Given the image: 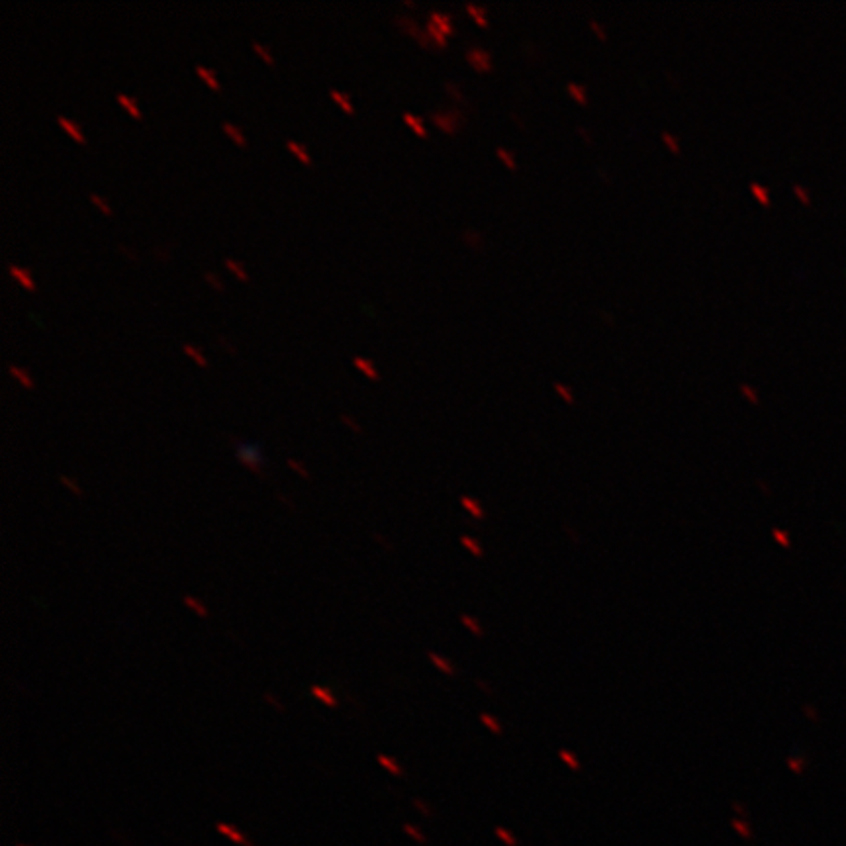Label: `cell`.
Listing matches in <instances>:
<instances>
[{
    "label": "cell",
    "instance_id": "cell-1",
    "mask_svg": "<svg viewBox=\"0 0 846 846\" xmlns=\"http://www.w3.org/2000/svg\"><path fill=\"white\" fill-rule=\"evenodd\" d=\"M465 112H463L461 108H456V106L441 108V110L437 108V110H431V112H429V120H431L439 129L447 131V134H455V131H458V127L465 124Z\"/></svg>",
    "mask_w": 846,
    "mask_h": 846
},
{
    "label": "cell",
    "instance_id": "cell-2",
    "mask_svg": "<svg viewBox=\"0 0 846 846\" xmlns=\"http://www.w3.org/2000/svg\"><path fill=\"white\" fill-rule=\"evenodd\" d=\"M232 443L233 447H235L237 461L244 466H247L255 474L263 476L264 458L263 455H261V451H259V447L255 443H244V441H235V439H232Z\"/></svg>",
    "mask_w": 846,
    "mask_h": 846
},
{
    "label": "cell",
    "instance_id": "cell-3",
    "mask_svg": "<svg viewBox=\"0 0 846 846\" xmlns=\"http://www.w3.org/2000/svg\"><path fill=\"white\" fill-rule=\"evenodd\" d=\"M465 57L466 61L470 63V67H472L474 71H478V73H488V71H492V67H494L492 53L484 49V47H480V45H468L465 51Z\"/></svg>",
    "mask_w": 846,
    "mask_h": 846
},
{
    "label": "cell",
    "instance_id": "cell-4",
    "mask_svg": "<svg viewBox=\"0 0 846 846\" xmlns=\"http://www.w3.org/2000/svg\"><path fill=\"white\" fill-rule=\"evenodd\" d=\"M427 16H429V20L433 22V24H437V26H439V28H441L447 35L455 33V20H453V14H449V12H441V10H429L427 12Z\"/></svg>",
    "mask_w": 846,
    "mask_h": 846
},
{
    "label": "cell",
    "instance_id": "cell-5",
    "mask_svg": "<svg viewBox=\"0 0 846 846\" xmlns=\"http://www.w3.org/2000/svg\"><path fill=\"white\" fill-rule=\"evenodd\" d=\"M394 24L400 28V30H404L406 33H410V35H413V38H417L420 33L423 32V28L417 24V20L413 18V16H406V14H396L394 16Z\"/></svg>",
    "mask_w": 846,
    "mask_h": 846
},
{
    "label": "cell",
    "instance_id": "cell-6",
    "mask_svg": "<svg viewBox=\"0 0 846 846\" xmlns=\"http://www.w3.org/2000/svg\"><path fill=\"white\" fill-rule=\"evenodd\" d=\"M55 120H57V124L63 127L65 131L71 136V138L74 139V141H79V143H85V136H83V131H81V127L77 126V122H73L71 118L63 116V114H57L55 116Z\"/></svg>",
    "mask_w": 846,
    "mask_h": 846
},
{
    "label": "cell",
    "instance_id": "cell-7",
    "mask_svg": "<svg viewBox=\"0 0 846 846\" xmlns=\"http://www.w3.org/2000/svg\"><path fill=\"white\" fill-rule=\"evenodd\" d=\"M566 93H568L572 100H576L578 104L584 106L590 102V93H588V88H586L584 85H580V83H576V81L566 83Z\"/></svg>",
    "mask_w": 846,
    "mask_h": 846
},
{
    "label": "cell",
    "instance_id": "cell-8",
    "mask_svg": "<svg viewBox=\"0 0 846 846\" xmlns=\"http://www.w3.org/2000/svg\"><path fill=\"white\" fill-rule=\"evenodd\" d=\"M465 8H466V12H468V14L474 18L476 24H480V26H488V24H490V20H488V8L484 6V4L466 2Z\"/></svg>",
    "mask_w": 846,
    "mask_h": 846
},
{
    "label": "cell",
    "instance_id": "cell-9",
    "mask_svg": "<svg viewBox=\"0 0 846 846\" xmlns=\"http://www.w3.org/2000/svg\"><path fill=\"white\" fill-rule=\"evenodd\" d=\"M8 273H10L14 278H16V282L20 286H24V288H28V290H33L35 286H33V280L32 276L28 275V271H24V269H20V266H16L14 263H8Z\"/></svg>",
    "mask_w": 846,
    "mask_h": 846
},
{
    "label": "cell",
    "instance_id": "cell-10",
    "mask_svg": "<svg viewBox=\"0 0 846 846\" xmlns=\"http://www.w3.org/2000/svg\"><path fill=\"white\" fill-rule=\"evenodd\" d=\"M404 122L408 124V126L412 127L413 131L417 134V136H422V138H427V127H425V124H423V118L417 116V114H413V112H404Z\"/></svg>",
    "mask_w": 846,
    "mask_h": 846
},
{
    "label": "cell",
    "instance_id": "cell-11",
    "mask_svg": "<svg viewBox=\"0 0 846 846\" xmlns=\"http://www.w3.org/2000/svg\"><path fill=\"white\" fill-rule=\"evenodd\" d=\"M496 155L500 157V161H502V163L508 167V169H511V170L518 169V157H516V153H513L511 149L504 147V145H497Z\"/></svg>",
    "mask_w": 846,
    "mask_h": 846
},
{
    "label": "cell",
    "instance_id": "cell-12",
    "mask_svg": "<svg viewBox=\"0 0 846 846\" xmlns=\"http://www.w3.org/2000/svg\"><path fill=\"white\" fill-rule=\"evenodd\" d=\"M749 189H751L752 196L760 202L762 206H770V204H772V200H770V191H768L762 182H751Z\"/></svg>",
    "mask_w": 846,
    "mask_h": 846
},
{
    "label": "cell",
    "instance_id": "cell-13",
    "mask_svg": "<svg viewBox=\"0 0 846 846\" xmlns=\"http://www.w3.org/2000/svg\"><path fill=\"white\" fill-rule=\"evenodd\" d=\"M8 372H10L12 376L16 378V381L20 382L24 388H32V386H33L32 376H30V374H28L26 370L22 369V367H18V365H14V362H10V365H8Z\"/></svg>",
    "mask_w": 846,
    "mask_h": 846
},
{
    "label": "cell",
    "instance_id": "cell-14",
    "mask_svg": "<svg viewBox=\"0 0 846 846\" xmlns=\"http://www.w3.org/2000/svg\"><path fill=\"white\" fill-rule=\"evenodd\" d=\"M216 829H218V831H220L222 835L230 836L233 843H237V845L253 846V845H251V843H249V840H247V838H244V836L239 835V833H237V829H233V827L225 825V823H218V825H216Z\"/></svg>",
    "mask_w": 846,
    "mask_h": 846
},
{
    "label": "cell",
    "instance_id": "cell-15",
    "mask_svg": "<svg viewBox=\"0 0 846 846\" xmlns=\"http://www.w3.org/2000/svg\"><path fill=\"white\" fill-rule=\"evenodd\" d=\"M425 30H427L429 35L433 38V42L437 47H445V45H447V33H445L443 30L437 26V24H433L431 20H427L425 22Z\"/></svg>",
    "mask_w": 846,
    "mask_h": 846
},
{
    "label": "cell",
    "instance_id": "cell-16",
    "mask_svg": "<svg viewBox=\"0 0 846 846\" xmlns=\"http://www.w3.org/2000/svg\"><path fill=\"white\" fill-rule=\"evenodd\" d=\"M196 73H198V77L200 79H204V83L210 86V88H214V90H218L220 88V83H218V79H216V74H214V71L212 69H208V67H204L202 63H198L196 67Z\"/></svg>",
    "mask_w": 846,
    "mask_h": 846
},
{
    "label": "cell",
    "instance_id": "cell-17",
    "mask_svg": "<svg viewBox=\"0 0 846 846\" xmlns=\"http://www.w3.org/2000/svg\"><path fill=\"white\" fill-rule=\"evenodd\" d=\"M222 129H223V134H228V136H230V138H232L237 145H245L244 131L235 126V124H232V122H225V120H223Z\"/></svg>",
    "mask_w": 846,
    "mask_h": 846
},
{
    "label": "cell",
    "instance_id": "cell-18",
    "mask_svg": "<svg viewBox=\"0 0 846 846\" xmlns=\"http://www.w3.org/2000/svg\"><path fill=\"white\" fill-rule=\"evenodd\" d=\"M329 96L337 102L347 114H353V104H351V98L347 93H341V90H337V88H329Z\"/></svg>",
    "mask_w": 846,
    "mask_h": 846
},
{
    "label": "cell",
    "instance_id": "cell-19",
    "mask_svg": "<svg viewBox=\"0 0 846 846\" xmlns=\"http://www.w3.org/2000/svg\"><path fill=\"white\" fill-rule=\"evenodd\" d=\"M286 147L290 149V151H292V153H294V155H296L302 163H306V165L312 163V159H310L306 147H304L302 143H298V141H294V139H286Z\"/></svg>",
    "mask_w": 846,
    "mask_h": 846
},
{
    "label": "cell",
    "instance_id": "cell-20",
    "mask_svg": "<svg viewBox=\"0 0 846 846\" xmlns=\"http://www.w3.org/2000/svg\"><path fill=\"white\" fill-rule=\"evenodd\" d=\"M353 362H355V367L357 369H360L369 378H372V381H376L378 378V370L372 367V362H370L369 359H362V357H353Z\"/></svg>",
    "mask_w": 846,
    "mask_h": 846
},
{
    "label": "cell",
    "instance_id": "cell-21",
    "mask_svg": "<svg viewBox=\"0 0 846 846\" xmlns=\"http://www.w3.org/2000/svg\"><path fill=\"white\" fill-rule=\"evenodd\" d=\"M312 694H314L317 699H321V701H324L326 705H329V708H337V699L333 698V694H331L329 689H326V687L314 686L312 687Z\"/></svg>",
    "mask_w": 846,
    "mask_h": 846
},
{
    "label": "cell",
    "instance_id": "cell-22",
    "mask_svg": "<svg viewBox=\"0 0 846 846\" xmlns=\"http://www.w3.org/2000/svg\"><path fill=\"white\" fill-rule=\"evenodd\" d=\"M660 139H662V143H664V145H667L672 153H680V151H682L680 138H678L676 134H672V131H662V134H660Z\"/></svg>",
    "mask_w": 846,
    "mask_h": 846
},
{
    "label": "cell",
    "instance_id": "cell-23",
    "mask_svg": "<svg viewBox=\"0 0 846 846\" xmlns=\"http://www.w3.org/2000/svg\"><path fill=\"white\" fill-rule=\"evenodd\" d=\"M116 100H118V102H120V104L124 106V108H126L127 112H129V114H131V116H134V118L141 116V112H139L138 104H136V102H134V100H131V98H129V96H127V95H124V93H118Z\"/></svg>",
    "mask_w": 846,
    "mask_h": 846
},
{
    "label": "cell",
    "instance_id": "cell-24",
    "mask_svg": "<svg viewBox=\"0 0 846 846\" xmlns=\"http://www.w3.org/2000/svg\"><path fill=\"white\" fill-rule=\"evenodd\" d=\"M552 388H554V392L561 396L562 400L566 404H572L574 402V392H572V388L568 386V384H564V382H554L552 384Z\"/></svg>",
    "mask_w": 846,
    "mask_h": 846
},
{
    "label": "cell",
    "instance_id": "cell-25",
    "mask_svg": "<svg viewBox=\"0 0 846 846\" xmlns=\"http://www.w3.org/2000/svg\"><path fill=\"white\" fill-rule=\"evenodd\" d=\"M463 239H465L466 244L472 245V247H482V244H484V235L480 232H476V230H465L463 232Z\"/></svg>",
    "mask_w": 846,
    "mask_h": 846
},
{
    "label": "cell",
    "instance_id": "cell-26",
    "mask_svg": "<svg viewBox=\"0 0 846 846\" xmlns=\"http://www.w3.org/2000/svg\"><path fill=\"white\" fill-rule=\"evenodd\" d=\"M739 392L749 400L751 404H754V406H758L760 404V396H758V390L754 388V386H751V384H740L739 386Z\"/></svg>",
    "mask_w": 846,
    "mask_h": 846
},
{
    "label": "cell",
    "instance_id": "cell-27",
    "mask_svg": "<svg viewBox=\"0 0 846 846\" xmlns=\"http://www.w3.org/2000/svg\"><path fill=\"white\" fill-rule=\"evenodd\" d=\"M376 760H378V764H381V766H384V768H386L388 772L394 774V776H402V774H404L402 768H400V766L396 764V760H394V758H388V756H384V754H378V758H376Z\"/></svg>",
    "mask_w": 846,
    "mask_h": 846
},
{
    "label": "cell",
    "instance_id": "cell-28",
    "mask_svg": "<svg viewBox=\"0 0 846 846\" xmlns=\"http://www.w3.org/2000/svg\"><path fill=\"white\" fill-rule=\"evenodd\" d=\"M445 90L449 93L451 98H455V100H458V102H466V96H465V93H463L461 85H456V83H453V81H447V83H445Z\"/></svg>",
    "mask_w": 846,
    "mask_h": 846
},
{
    "label": "cell",
    "instance_id": "cell-29",
    "mask_svg": "<svg viewBox=\"0 0 846 846\" xmlns=\"http://www.w3.org/2000/svg\"><path fill=\"white\" fill-rule=\"evenodd\" d=\"M427 656H429V658H431V662H433L435 667L439 668V670H441V672H443V674H449V676H451V674H453V672H455V668L451 667V664H449V662H447V660H445L443 656L435 655V653H429V655H427Z\"/></svg>",
    "mask_w": 846,
    "mask_h": 846
},
{
    "label": "cell",
    "instance_id": "cell-30",
    "mask_svg": "<svg viewBox=\"0 0 846 846\" xmlns=\"http://www.w3.org/2000/svg\"><path fill=\"white\" fill-rule=\"evenodd\" d=\"M461 504L465 506L470 513H472V518L476 519H482V516H484V511H482V508L476 504V500H470V497H461Z\"/></svg>",
    "mask_w": 846,
    "mask_h": 846
},
{
    "label": "cell",
    "instance_id": "cell-31",
    "mask_svg": "<svg viewBox=\"0 0 846 846\" xmlns=\"http://www.w3.org/2000/svg\"><path fill=\"white\" fill-rule=\"evenodd\" d=\"M88 198H90V202L95 204L98 210L102 212V214H106V216H110L112 214V208L108 206V202L100 196V194H96V192H88Z\"/></svg>",
    "mask_w": 846,
    "mask_h": 846
},
{
    "label": "cell",
    "instance_id": "cell-32",
    "mask_svg": "<svg viewBox=\"0 0 846 846\" xmlns=\"http://www.w3.org/2000/svg\"><path fill=\"white\" fill-rule=\"evenodd\" d=\"M461 543H463L466 549L470 550V552H472L474 557H484V550H482V547H480V545H478V543H476V541L472 539V537H468V535H465V537H461Z\"/></svg>",
    "mask_w": 846,
    "mask_h": 846
},
{
    "label": "cell",
    "instance_id": "cell-33",
    "mask_svg": "<svg viewBox=\"0 0 846 846\" xmlns=\"http://www.w3.org/2000/svg\"><path fill=\"white\" fill-rule=\"evenodd\" d=\"M223 264L232 271V273H235L237 275V278H241V280H247V273H245L244 269H241V263H237V261H233V259H230V257H225L223 259Z\"/></svg>",
    "mask_w": 846,
    "mask_h": 846
},
{
    "label": "cell",
    "instance_id": "cell-34",
    "mask_svg": "<svg viewBox=\"0 0 846 846\" xmlns=\"http://www.w3.org/2000/svg\"><path fill=\"white\" fill-rule=\"evenodd\" d=\"M182 351H184V353H186L189 357H192L196 365H200V367H206V365H208V360L202 357L200 351L194 349V347H192V345H189V343H184V345H182Z\"/></svg>",
    "mask_w": 846,
    "mask_h": 846
},
{
    "label": "cell",
    "instance_id": "cell-35",
    "mask_svg": "<svg viewBox=\"0 0 846 846\" xmlns=\"http://www.w3.org/2000/svg\"><path fill=\"white\" fill-rule=\"evenodd\" d=\"M792 189H793V194H795V196L801 200V204H805V206H811V194L807 192V189H805L804 184H797V182H795Z\"/></svg>",
    "mask_w": 846,
    "mask_h": 846
},
{
    "label": "cell",
    "instance_id": "cell-36",
    "mask_svg": "<svg viewBox=\"0 0 846 846\" xmlns=\"http://www.w3.org/2000/svg\"><path fill=\"white\" fill-rule=\"evenodd\" d=\"M496 836L500 838V840H504L506 843V846H518V838L509 833L508 829H502V827H496Z\"/></svg>",
    "mask_w": 846,
    "mask_h": 846
},
{
    "label": "cell",
    "instance_id": "cell-37",
    "mask_svg": "<svg viewBox=\"0 0 846 846\" xmlns=\"http://www.w3.org/2000/svg\"><path fill=\"white\" fill-rule=\"evenodd\" d=\"M461 621H463V623H465L466 629H470V631H472V633H474L476 637H482V634H484V631L480 629V625H478V621H476L474 617H468V615H463V617H461Z\"/></svg>",
    "mask_w": 846,
    "mask_h": 846
},
{
    "label": "cell",
    "instance_id": "cell-38",
    "mask_svg": "<svg viewBox=\"0 0 846 846\" xmlns=\"http://www.w3.org/2000/svg\"><path fill=\"white\" fill-rule=\"evenodd\" d=\"M184 603H186V605H189L191 609H194V612L200 615V617H208V609H206V607H204L202 603L196 602L194 598H191V596H184Z\"/></svg>",
    "mask_w": 846,
    "mask_h": 846
},
{
    "label": "cell",
    "instance_id": "cell-39",
    "mask_svg": "<svg viewBox=\"0 0 846 846\" xmlns=\"http://www.w3.org/2000/svg\"><path fill=\"white\" fill-rule=\"evenodd\" d=\"M480 719H482V723L486 725L488 729L492 731V733H496V735H500L502 733V725L497 723L492 715H488V713H484V715H480Z\"/></svg>",
    "mask_w": 846,
    "mask_h": 846
},
{
    "label": "cell",
    "instance_id": "cell-40",
    "mask_svg": "<svg viewBox=\"0 0 846 846\" xmlns=\"http://www.w3.org/2000/svg\"><path fill=\"white\" fill-rule=\"evenodd\" d=\"M251 47H253L255 51H257V53H259V55H261V57H263L266 63H273V55H271V51H269V47H264L263 43L255 42V40H253V42H251Z\"/></svg>",
    "mask_w": 846,
    "mask_h": 846
},
{
    "label": "cell",
    "instance_id": "cell-41",
    "mask_svg": "<svg viewBox=\"0 0 846 846\" xmlns=\"http://www.w3.org/2000/svg\"><path fill=\"white\" fill-rule=\"evenodd\" d=\"M590 28H592L593 33H596L600 40H607V30H605V26H603L602 22L596 20V18H590Z\"/></svg>",
    "mask_w": 846,
    "mask_h": 846
},
{
    "label": "cell",
    "instance_id": "cell-42",
    "mask_svg": "<svg viewBox=\"0 0 846 846\" xmlns=\"http://www.w3.org/2000/svg\"><path fill=\"white\" fill-rule=\"evenodd\" d=\"M559 754H561L562 760L568 764V768H570V770H574V772H576V770H580V764H578V760H576V758L572 756L570 752H568V751H561V752H559Z\"/></svg>",
    "mask_w": 846,
    "mask_h": 846
},
{
    "label": "cell",
    "instance_id": "cell-43",
    "mask_svg": "<svg viewBox=\"0 0 846 846\" xmlns=\"http://www.w3.org/2000/svg\"><path fill=\"white\" fill-rule=\"evenodd\" d=\"M59 480H61V484H65V486H67V488H69V490H71V492H73L74 496H79V497L83 496V490L77 486L73 480H69L67 476H59Z\"/></svg>",
    "mask_w": 846,
    "mask_h": 846
},
{
    "label": "cell",
    "instance_id": "cell-44",
    "mask_svg": "<svg viewBox=\"0 0 846 846\" xmlns=\"http://www.w3.org/2000/svg\"><path fill=\"white\" fill-rule=\"evenodd\" d=\"M415 40H417V42H420V45H423V47H433V45H435L433 38L429 35V32H427L425 28H423V32L420 33V35H417Z\"/></svg>",
    "mask_w": 846,
    "mask_h": 846
},
{
    "label": "cell",
    "instance_id": "cell-45",
    "mask_svg": "<svg viewBox=\"0 0 846 846\" xmlns=\"http://www.w3.org/2000/svg\"><path fill=\"white\" fill-rule=\"evenodd\" d=\"M404 831H406V833H408V835H410V836H413V838H415L417 843H425V836H423L422 833H420V831L415 829V827L404 825Z\"/></svg>",
    "mask_w": 846,
    "mask_h": 846
},
{
    "label": "cell",
    "instance_id": "cell-46",
    "mask_svg": "<svg viewBox=\"0 0 846 846\" xmlns=\"http://www.w3.org/2000/svg\"><path fill=\"white\" fill-rule=\"evenodd\" d=\"M341 422H343V423H347V425H349L351 429H353V431H357V433H360V431H362V429H360V425H359V423L355 422V420H353V417H351V415H347V413H341Z\"/></svg>",
    "mask_w": 846,
    "mask_h": 846
},
{
    "label": "cell",
    "instance_id": "cell-47",
    "mask_svg": "<svg viewBox=\"0 0 846 846\" xmlns=\"http://www.w3.org/2000/svg\"><path fill=\"white\" fill-rule=\"evenodd\" d=\"M288 465L292 466V468H294V470H296V472L300 476H304V478H310V474H308V470H306V468H304V465H302V463H296L294 458H288Z\"/></svg>",
    "mask_w": 846,
    "mask_h": 846
},
{
    "label": "cell",
    "instance_id": "cell-48",
    "mask_svg": "<svg viewBox=\"0 0 846 846\" xmlns=\"http://www.w3.org/2000/svg\"><path fill=\"white\" fill-rule=\"evenodd\" d=\"M204 278H206V280H208V282H210V285L214 286V288H222V280H220L218 276L214 275L212 271H204Z\"/></svg>",
    "mask_w": 846,
    "mask_h": 846
},
{
    "label": "cell",
    "instance_id": "cell-49",
    "mask_svg": "<svg viewBox=\"0 0 846 846\" xmlns=\"http://www.w3.org/2000/svg\"><path fill=\"white\" fill-rule=\"evenodd\" d=\"M733 829L735 831H739V835H742L744 838H751V833H749V829L742 825L740 821H737V819H733Z\"/></svg>",
    "mask_w": 846,
    "mask_h": 846
},
{
    "label": "cell",
    "instance_id": "cell-50",
    "mask_svg": "<svg viewBox=\"0 0 846 846\" xmlns=\"http://www.w3.org/2000/svg\"><path fill=\"white\" fill-rule=\"evenodd\" d=\"M216 339H218V343H222V347H223V349H225V351H230V353H233V355H235V351H237V349H235V347H233L232 343H230V341H228V339L223 337V335H220V333H218V335H216Z\"/></svg>",
    "mask_w": 846,
    "mask_h": 846
},
{
    "label": "cell",
    "instance_id": "cell-51",
    "mask_svg": "<svg viewBox=\"0 0 846 846\" xmlns=\"http://www.w3.org/2000/svg\"><path fill=\"white\" fill-rule=\"evenodd\" d=\"M169 245H159V247H155L153 249V253H155V257H159V259H167L169 257Z\"/></svg>",
    "mask_w": 846,
    "mask_h": 846
},
{
    "label": "cell",
    "instance_id": "cell-52",
    "mask_svg": "<svg viewBox=\"0 0 846 846\" xmlns=\"http://www.w3.org/2000/svg\"><path fill=\"white\" fill-rule=\"evenodd\" d=\"M118 249H120L122 253L126 255L129 261H136V253H131V249H129V247H126V245H124V244H118Z\"/></svg>",
    "mask_w": 846,
    "mask_h": 846
},
{
    "label": "cell",
    "instance_id": "cell-53",
    "mask_svg": "<svg viewBox=\"0 0 846 846\" xmlns=\"http://www.w3.org/2000/svg\"><path fill=\"white\" fill-rule=\"evenodd\" d=\"M578 134H582V138H584V141H586V143H592V136H590V131H588L586 127L578 126Z\"/></svg>",
    "mask_w": 846,
    "mask_h": 846
},
{
    "label": "cell",
    "instance_id": "cell-54",
    "mask_svg": "<svg viewBox=\"0 0 846 846\" xmlns=\"http://www.w3.org/2000/svg\"><path fill=\"white\" fill-rule=\"evenodd\" d=\"M511 118H513V120H516V122H519V126H521V127L525 126V122H523V120H521V116H518V114H516V112H511Z\"/></svg>",
    "mask_w": 846,
    "mask_h": 846
},
{
    "label": "cell",
    "instance_id": "cell-55",
    "mask_svg": "<svg viewBox=\"0 0 846 846\" xmlns=\"http://www.w3.org/2000/svg\"><path fill=\"white\" fill-rule=\"evenodd\" d=\"M20 846H24V845H20Z\"/></svg>",
    "mask_w": 846,
    "mask_h": 846
}]
</instances>
